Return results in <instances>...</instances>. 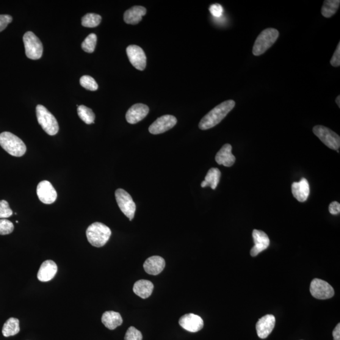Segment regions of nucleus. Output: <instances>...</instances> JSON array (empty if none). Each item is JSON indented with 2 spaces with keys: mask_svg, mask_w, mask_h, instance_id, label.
<instances>
[{
  "mask_svg": "<svg viewBox=\"0 0 340 340\" xmlns=\"http://www.w3.org/2000/svg\"><path fill=\"white\" fill-rule=\"evenodd\" d=\"M115 195L116 201L121 211L129 218L130 221L133 219L136 206L131 196L122 189L116 190Z\"/></svg>",
  "mask_w": 340,
  "mask_h": 340,
  "instance_id": "obj_8",
  "label": "nucleus"
},
{
  "mask_svg": "<svg viewBox=\"0 0 340 340\" xmlns=\"http://www.w3.org/2000/svg\"><path fill=\"white\" fill-rule=\"evenodd\" d=\"M80 85L82 87L88 90L96 91L97 90L98 86L95 80L92 76L85 75L83 76L79 80Z\"/></svg>",
  "mask_w": 340,
  "mask_h": 340,
  "instance_id": "obj_30",
  "label": "nucleus"
},
{
  "mask_svg": "<svg viewBox=\"0 0 340 340\" xmlns=\"http://www.w3.org/2000/svg\"><path fill=\"white\" fill-rule=\"evenodd\" d=\"M102 322L106 328L113 330L123 324V320L118 312L106 311L102 315Z\"/></svg>",
  "mask_w": 340,
  "mask_h": 340,
  "instance_id": "obj_22",
  "label": "nucleus"
},
{
  "mask_svg": "<svg viewBox=\"0 0 340 340\" xmlns=\"http://www.w3.org/2000/svg\"><path fill=\"white\" fill-rule=\"evenodd\" d=\"M179 325L189 332L196 333L203 328L204 322L198 315L190 313L181 317Z\"/></svg>",
  "mask_w": 340,
  "mask_h": 340,
  "instance_id": "obj_13",
  "label": "nucleus"
},
{
  "mask_svg": "<svg viewBox=\"0 0 340 340\" xmlns=\"http://www.w3.org/2000/svg\"><path fill=\"white\" fill-rule=\"evenodd\" d=\"M253 237L255 246L251 248L250 254L252 256H256L269 247L270 239L265 232L256 229L253 231Z\"/></svg>",
  "mask_w": 340,
  "mask_h": 340,
  "instance_id": "obj_15",
  "label": "nucleus"
},
{
  "mask_svg": "<svg viewBox=\"0 0 340 340\" xmlns=\"http://www.w3.org/2000/svg\"><path fill=\"white\" fill-rule=\"evenodd\" d=\"M57 272V266L56 263L52 261L44 262L38 271V280L43 283L51 281L56 275Z\"/></svg>",
  "mask_w": 340,
  "mask_h": 340,
  "instance_id": "obj_18",
  "label": "nucleus"
},
{
  "mask_svg": "<svg viewBox=\"0 0 340 340\" xmlns=\"http://www.w3.org/2000/svg\"><path fill=\"white\" fill-rule=\"evenodd\" d=\"M96 42H97V36L95 34H91L83 42L82 49L88 53H92L95 51Z\"/></svg>",
  "mask_w": 340,
  "mask_h": 340,
  "instance_id": "obj_29",
  "label": "nucleus"
},
{
  "mask_svg": "<svg viewBox=\"0 0 340 340\" xmlns=\"http://www.w3.org/2000/svg\"><path fill=\"white\" fill-rule=\"evenodd\" d=\"M334 340H340V324L338 323L333 331Z\"/></svg>",
  "mask_w": 340,
  "mask_h": 340,
  "instance_id": "obj_38",
  "label": "nucleus"
},
{
  "mask_svg": "<svg viewBox=\"0 0 340 340\" xmlns=\"http://www.w3.org/2000/svg\"><path fill=\"white\" fill-rule=\"evenodd\" d=\"M78 114L79 118L87 124H92L95 122V113L90 108L85 106H78Z\"/></svg>",
  "mask_w": 340,
  "mask_h": 340,
  "instance_id": "obj_27",
  "label": "nucleus"
},
{
  "mask_svg": "<svg viewBox=\"0 0 340 340\" xmlns=\"http://www.w3.org/2000/svg\"><path fill=\"white\" fill-rule=\"evenodd\" d=\"M0 146L10 155L15 157L24 156L27 150L22 140L9 132L0 134Z\"/></svg>",
  "mask_w": 340,
  "mask_h": 340,
  "instance_id": "obj_3",
  "label": "nucleus"
},
{
  "mask_svg": "<svg viewBox=\"0 0 340 340\" xmlns=\"http://www.w3.org/2000/svg\"><path fill=\"white\" fill-rule=\"evenodd\" d=\"M165 265V259L162 257L153 256L146 259L143 267L145 272L148 274L157 275L164 270Z\"/></svg>",
  "mask_w": 340,
  "mask_h": 340,
  "instance_id": "obj_17",
  "label": "nucleus"
},
{
  "mask_svg": "<svg viewBox=\"0 0 340 340\" xmlns=\"http://www.w3.org/2000/svg\"><path fill=\"white\" fill-rule=\"evenodd\" d=\"M20 331L19 320L15 317H10L5 322L2 329L3 335L5 337L14 336Z\"/></svg>",
  "mask_w": 340,
  "mask_h": 340,
  "instance_id": "obj_25",
  "label": "nucleus"
},
{
  "mask_svg": "<svg viewBox=\"0 0 340 340\" xmlns=\"http://www.w3.org/2000/svg\"><path fill=\"white\" fill-rule=\"evenodd\" d=\"M215 162L218 164L226 167H231L236 162V157L232 153V146L229 144H226L220 149L215 157Z\"/></svg>",
  "mask_w": 340,
  "mask_h": 340,
  "instance_id": "obj_19",
  "label": "nucleus"
},
{
  "mask_svg": "<svg viewBox=\"0 0 340 340\" xmlns=\"http://www.w3.org/2000/svg\"><path fill=\"white\" fill-rule=\"evenodd\" d=\"M177 123L176 118L171 115H165L157 118L149 128V131L152 134H159L169 131Z\"/></svg>",
  "mask_w": 340,
  "mask_h": 340,
  "instance_id": "obj_10",
  "label": "nucleus"
},
{
  "mask_svg": "<svg viewBox=\"0 0 340 340\" xmlns=\"http://www.w3.org/2000/svg\"><path fill=\"white\" fill-rule=\"evenodd\" d=\"M330 64L334 67H339L340 66V43H338L336 51L331 58Z\"/></svg>",
  "mask_w": 340,
  "mask_h": 340,
  "instance_id": "obj_36",
  "label": "nucleus"
},
{
  "mask_svg": "<svg viewBox=\"0 0 340 340\" xmlns=\"http://www.w3.org/2000/svg\"><path fill=\"white\" fill-rule=\"evenodd\" d=\"M235 105L236 103L232 99L224 102L218 105L202 118L199 123V128L201 130H207L214 128L219 124L234 109Z\"/></svg>",
  "mask_w": 340,
  "mask_h": 340,
  "instance_id": "obj_1",
  "label": "nucleus"
},
{
  "mask_svg": "<svg viewBox=\"0 0 340 340\" xmlns=\"http://www.w3.org/2000/svg\"><path fill=\"white\" fill-rule=\"evenodd\" d=\"M329 211L333 215H338L340 212V204L338 202L334 201L329 206Z\"/></svg>",
  "mask_w": 340,
  "mask_h": 340,
  "instance_id": "obj_37",
  "label": "nucleus"
},
{
  "mask_svg": "<svg viewBox=\"0 0 340 340\" xmlns=\"http://www.w3.org/2000/svg\"><path fill=\"white\" fill-rule=\"evenodd\" d=\"M143 335L141 331L137 330L136 328L131 326L129 327L126 333L124 340H142Z\"/></svg>",
  "mask_w": 340,
  "mask_h": 340,
  "instance_id": "obj_33",
  "label": "nucleus"
},
{
  "mask_svg": "<svg viewBox=\"0 0 340 340\" xmlns=\"http://www.w3.org/2000/svg\"><path fill=\"white\" fill-rule=\"evenodd\" d=\"M37 121L44 131L50 135H55L59 132V125L56 118L42 105L36 107Z\"/></svg>",
  "mask_w": 340,
  "mask_h": 340,
  "instance_id": "obj_5",
  "label": "nucleus"
},
{
  "mask_svg": "<svg viewBox=\"0 0 340 340\" xmlns=\"http://www.w3.org/2000/svg\"><path fill=\"white\" fill-rule=\"evenodd\" d=\"M149 107L146 105L137 104L132 106L127 112L126 118L128 123L135 124L145 118L148 114Z\"/></svg>",
  "mask_w": 340,
  "mask_h": 340,
  "instance_id": "obj_16",
  "label": "nucleus"
},
{
  "mask_svg": "<svg viewBox=\"0 0 340 340\" xmlns=\"http://www.w3.org/2000/svg\"><path fill=\"white\" fill-rule=\"evenodd\" d=\"M37 194L39 200L45 204H53L57 194L52 185L49 181L41 182L37 187Z\"/></svg>",
  "mask_w": 340,
  "mask_h": 340,
  "instance_id": "obj_12",
  "label": "nucleus"
},
{
  "mask_svg": "<svg viewBox=\"0 0 340 340\" xmlns=\"http://www.w3.org/2000/svg\"><path fill=\"white\" fill-rule=\"evenodd\" d=\"M278 36L279 32L275 29L268 28L263 30L254 44L253 48L254 56H258L264 54L275 44Z\"/></svg>",
  "mask_w": 340,
  "mask_h": 340,
  "instance_id": "obj_4",
  "label": "nucleus"
},
{
  "mask_svg": "<svg viewBox=\"0 0 340 340\" xmlns=\"http://www.w3.org/2000/svg\"><path fill=\"white\" fill-rule=\"evenodd\" d=\"M102 21V16L95 13H88L82 19V26L88 28H93L99 26Z\"/></svg>",
  "mask_w": 340,
  "mask_h": 340,
  "instance_id": "obj_28",
  "label": "nucleus"
},
{
  "mask_svg": "<svg viewBox=\"0 0 340 340\" xmlns=\"http://www.w3.org/2000/svg\"><path fill=\"white\" fill-rule=\"evenodd\" d=\"M310 292L312 297L317 299H328L334 296L333 287L327 282L319 278L312 280L310 286Z\"/></svg>",
  "mask_w": 340,
  "mask_h": 340,
  "instance_id": "obj_9",
  "label": "nucleus"
},
{
  "mask_svg": "<svg viewBox=\"0 0 340 340\" xmlns=\"http://www.w3.org/2000/svg\"><path fill=\"white\" fill-rule=\"evenodd\" d=\"M153 289L154 285L151 282L140 280L134 284L133 291L138 296L142 298H146L150 297Z\"/></svg>",
  "mask_w": 340,
  "mask_h": 340,
  "instance_id": "obj_23",
  "label": "nucleus"
},
{
  "mask_svg": "<svg viewBox=\"0 0 340 340\" xmlns=\"http://www.w3.org/2000/svg\"><path fill=\"white\" fill-rule=\"evenodd\" d=\"M13 18L9 15H0V32L7 28L8 25L12 22Z\"/></svg>",
  "mask_w": 340,
  "mask_h": 340,
  "instance_id": "obj_35",
  "label": "nucleus"
},
{
  "mask_svg": "<svg viewBox=\"0 0 340 340\" xmlns=\"http://www.w3.org/2000/svg\"><path fill=\"white\" fill-rule=\"evenodd\" d=\"M336 103L338 105V107H340V96L338 95L336 98Z\"/></svg>",
  "mask_w": 340,
  "mask_h": 340,
  "instance_id": "obj_39",
  "label": "nucleus"
},
{
  "mask_svg": "<svg viewBox=\"0 0 340 340\" xmlns=\"http://www.w3.org/2000/svg\"><path fill=\"white\" fill-rule=\"evenodd\" d=\"M209 11L215 17L219 18L223 15V8L220 4H213L210 7Z\"/></svg>",
  "mask_w": 340,
  "mask_h": 340,
  "instance_id": "obj_34",
  "label": "nucleus"
},
{
  "mask_svg": "<svg viewBox=\"0 0 340 340\" xmlns=\"http://www.w3.org/2000/svg\"><path fill=\"white\" fill-rule=\"evenodd\" d=\"M12 210L10 208L9 204L5 200L0 201V219H7L12 216Z\"/></svg>",
  "mask_w": 340,
  "mask_h": 340,
  "instance_id": "obj_32",
  "label": "nucleus"
},
{
  "mask_svg": "<svg viewBox=\"0 0 340 340\" xmlns=\"http://www.w3.org/2000/svg\"><path fill=\"white\" fill-rule=\"evenodd\" d=\"M339 0H326L322 8V14L325 18H330L338 10Z\"/></svg>",
  "mask_w": 340,
  "mask_h": 340,
  "instance_id": "obj_26",
  "label": "nucleus"
},
{
  "mask_svg": "<svg viewBox=\"0 0 340 340\" xmlns=\"http://www.w3.org/2000/svg\"><path fill=\"white\" fill-rule=\"evenodd\" d=\"M23 41L27 57L30 59H39L43 53V46L39 38L32 32H27Z\"/></svg>",
  "mask_w": 340,
  "mask_h": 340,
  "instance_id": "obj_6",
  "label": "nucleus"
},
{
  "mask_svg": "<svg viewBox=\"0 0 340 340\" xmlns=\"http://www.w3.org/2000/svg\"><path fill=\"white\" fill-rule=\"evenodd\" d=\"M127 54L132 66L137 70L143 71L146 66V56L142 48L140 47L131 45L126 49Z\"/></svg>",
  "mask_w": 340,
  "mask_h": 340,
  "instance_id": "obj_11",
  "label": "nucleus"
},
{
  "mask_svg": "<svg viewBox=\"0 0 340 340\" xmlns=\"http://www.w3.org/2000/svg\"><path fill=\"white\" fill-rule=\"evenodd\" d=\"M275 317L272 314L265 315L256 323V330L259 338H267L272 332L275 325Z\"/></svg>",
  "mask_w": 340,
  "mask_h": 340,
  "instance_id": "obj_14",
  "label": "nucleus"
},
{
  "mask_svg": "<svg viewBox=\"0 0 340 340\" xmlns=\"http://www.w3.org/2000/svg\"><path fill=\"white\" fill-rule=\"evenodd\" d=\"M14 229L13 224L7 219H0V235H7L12 233Z\"/></svg>",
  "mask_w": 340,
  "mask_h": 340,
  "instance_id": "obj_31",
  "label": "nucleus"
},
{
  "mask_svg": "<svg viewBox=\"0 0 340 340\" xmlns=\"http://www.w3.org/2000/svg\"><path fill=\"white\" fill-rule=\"evenodd\" d=\"M292 193L298 202L306 201L310 193L308 181L303 178L299 182H294L292 184Z\"/></svg>",
  "mask_w": 340,
  "mask_h": 340,
  "instance_id": "obj_20",
  "label": "nucleus"
},
{
  "mask_svg": "<svg viewBox=\"0 0 340 340\" xmlns=\"http://www.w3.org/2000/svg\"><path fill=\"white\" fill-rule=\"evenodd\" d=\"M146 14V9L145 7L135 6L124 13V20L128 24H137L142 21L143 16Z\"/></svg>",
  "mask_w": 340,
  "mask_h": 340,
  "instance_id": "obj_21",
  "label": "nucleus"
},
{
  "mask_svg": "<svg viewBox=\"0 0 340 340\" xmlns=\"http://www.w3.org/2000/svg\"><path fill=\"white\" fill-rule=\"evenodd\" d=\"M87 237L88 242L93 247H104L109 241L112 232L109 227L101 223H94L87 229Z\"/></svg>",
  "mask_w": 340,
  "mask_h": 340,
  "instance_id": "obj_2",
  "label": "nucleus"
},
{
  "mask_svg": "<svg viewBox=\"0 0 340 340\" xmlns=\"http://www.w3.org/2000/svg\"><path fill=\"white\" fill-rule=\"evenodd\" d=\"M221 176V173L218 168H211L207 172L205 179L202 182L201 187H210L212 190H215L219 184Z\"/></svg>",
  "mask_w": 340,
  "mask_h": 340,
  "instance_id": "obj_24",
  "label": "nucleus"
},
{
  "mask_svg": "<svg viewBox=\"0 0 340 340\" xmlns=\"http://www.w3.org/2000/svg\"><path fill=\"white\" fill-rule=\"evenodd\" d=\"M314 134L327 147L333 150H338L340 147V137L332 130L323 126H314Z\"/></svg>",
  "mask_w": 340,
  "mask_h": 340,
  "instance_id": "obj_7",
  "label": "nucleus"
}]
</instances>
